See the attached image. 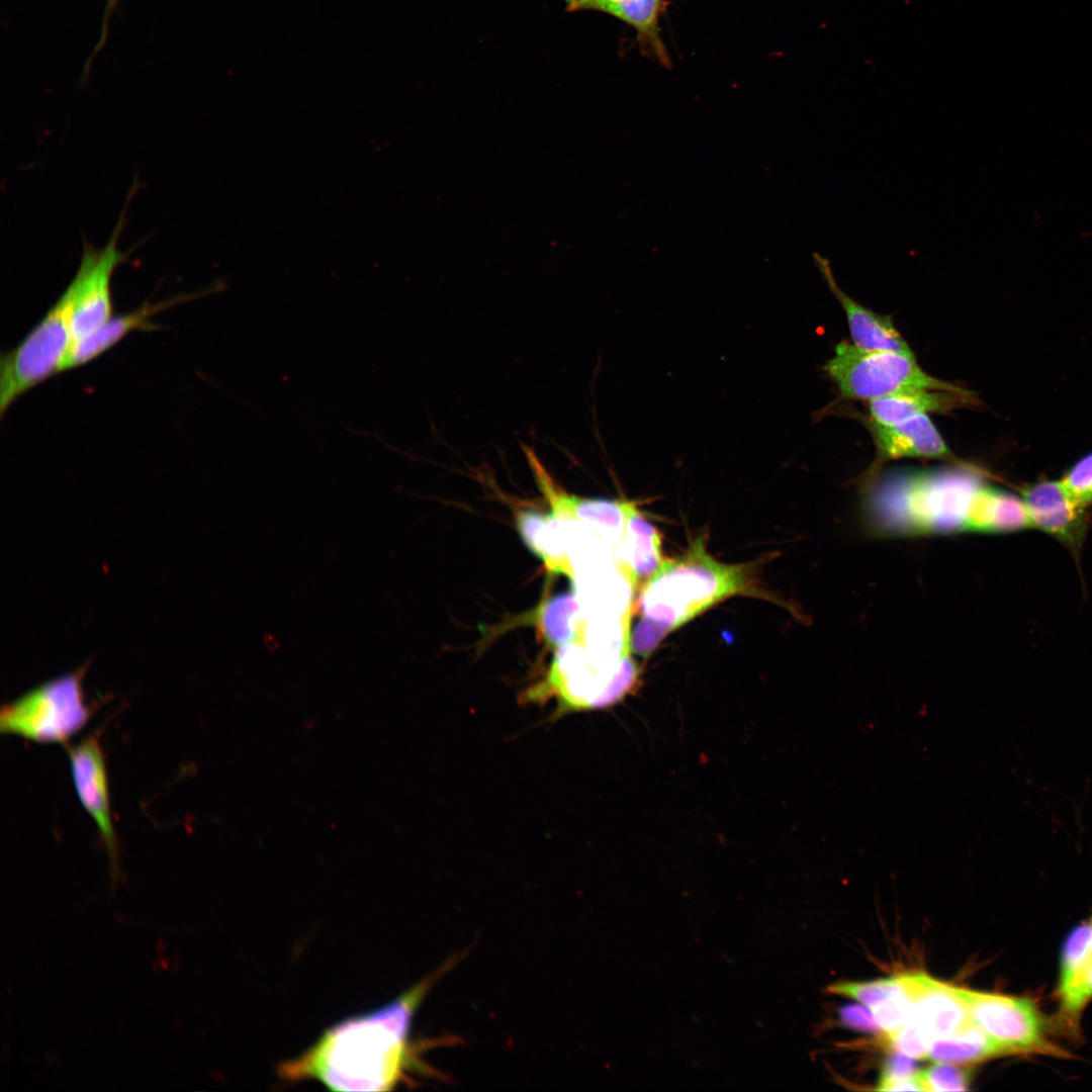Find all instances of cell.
I'll list each match as a JSON object with an SVG mask.
<instances>
[{
    "mask_svg": "<svg viewBox=\"0 0 1092 1092\" xmlns=\"http://www.w3.org/2000/svg\"><path fill=\"white\" fill-rule=\"evenodd\" d=\"M458 962L454 957L435 973L370 1012L326 1029L298 1057L277 1069L286 1082L315 1080L334 1091H387L426 1069L410 1041L415 1013L434 983Z\"/></svg>",
    "mask_w": 1092,
    "mask_h": 1092,
    "instance_id": "cell-1",
    "label": "cell"
},
{
    "mask_svg": "<svg viewBox=\"0 0 1092 1092\" xmlns=\"http://www.w3.org/2000/svg\"><path fill=\"white\" fill-rule=\"evenodd\" d=\"M749 590L745 567L714 559L701 536L681 556L664 559L640 587L641 618L631 633V649L647 657L669 632L721 600Z\"/></svg>",
    "mask_w": 1092,
    "mask_h": 1092,
    "instance_id": "cell-2",
    "label": "cell"
},
{
    "mask_svg": "<svg viewBox=\"0 0 1092 1092\" xmlns=\"http://www.w3.org/2000/svg\"><path fill=\"white\" fill-rule=\"evenodd\" d=\"M984 485L979 474L963 467L893 476L868 499L866 525L881 537L967 532L973 504Z\"/></svg>",
    "mask_w": 1092,
    "mask_h": 1092,
    "instance_id": "cell-3",
    "label": "cell"
},
{
    "mask_svg": "<svg viewBox=\"0 0 1092 1092\" xmlns=\"http://www.w3.org/2000/svg\"><path fill=\"white\" fill-rule=\"evenodd\" d=\"M83 671L47 681L0 710V731L24 739L67 745L93 713L85 701Z\"/></svg>",
    "mask_w": 1092,
    "mask_h": 1092,
    "instance_id": "cell-4",
    "label": "cell"
},
{
    "mask_svg": "<svg viewBox=\"0 0 1092 1092\" xmlns=\"http://www.w3.org/2000/svg\"><path fill=\"white\" fill-rule=\"evenodd\" d=\"M74 288L70 284L39 323L0 358V415L24 393L61 372L72 344Z\"/></svg>",
    "mask_w": 1092,
    "mask_h": 1092,
    "instance_id": "cell-5",
    "label": "cell"
},
{
    "mask_svg": "<svg viewBox=\"0 0 1092 1092\" xmlns=\"http://www.w3.org/2000/svg\"><path fill=\"white\" fill-rule=\"evenodd\" d=\"M824 370L847 398L873 400L897 392L930 388L962 390L924 371L915 356L893 351H868L847 341L839 342Z\"/></svg>",
    "mask_w": 1092,
    "mask_h": 1092,
    "instance_id": "cell-6",
    "label": "cell"
},
{
    "mask_svg": "<svg viewBox=\"0 0 1092 1092\" xmlns=\"http://www.w3.org/2000/svg\"><path fill=\"white\" fill-rule=\"evenodd\" d=\"M971 1020L1008 1054L1063 1052L1045 1036L1044 1021L1025 998L960 988Z\"/></svg>",
    "mask_w": 1092,
    "mask_h": 1092,
    "instance_id": "cell-7",
    "label": "cell"
},
{
    "mask_svg": "<svg viewBox=\"0 0 1092 1092\" xmlns=\"http://www.w3.org/2000/svg\"><path fill=\"white\" fill-rule=\"evenodd\" d=\"M122 220L119 219L104 248L96 250L87 246L84 249L80 266L71 281L74 288L72 343L89 335L113 315L110 283L115 269L124 260L117 248Z\"/></svg>",
    "mask_w": 1092,
    "mask_h": 1092,
    "instance_id": "cell-8",
    "label": "cell"
},
{
    "mask_svg": "<svg viewBox=\"0 0 1092 1092\" xmlns=\"http://www.w3.org/2000/svg\"><path fill=\"white\" fill-rule=\"evenodd\" d=\"M71 775L83 808L94 820L107 852L111 875L118 876L119 842L112 822L104 752L95 732L75 746H67Z\"/></svg>",
    "mask_w": 1092,
    "mask_h": 1092,
    "instance_id": "cell-9",
    "label": "cell"
},
{
    "mask_svg": "<svg viewBox=\"0 0 1092 1092\" xmlns=\"http://www.w3.org/2000/svg\"><path fill=\"white\" fill-rule=\"evenodd\" d=\"M526 456L551 510L582 523L615 546L625 543L627 499L589 498L568 494L557 486L532 451L527 449Z\"/></svg>",
    "mask_w": 1092,
    "mask_h": 1092,
    "instance_id": "cell-10",
    "label": "cell"
},
{
    "mask_svg": "<svg viewBox=\"0 0 1092 1092\" xmlns=\"http://www.w3.org/2000/svg\"><path fill=\"white\" fill-rule=\"evenodd\" d=\"M1021 498L1031 526L1072 548L1081 543L1085 528V505L1063 480H1042L1026 486Z\"/></svg>",
    "mask_w": 1092,
    "mask_h": 1092,
    "instance_id": "cell-11",
    "label": "cell"
},
{
    "mask_svg": "<svg viewBox=\"0 0 1092 1092\" xmlns=\"http://www.w3.org/2000/svg\"><path fill=\"white\" fill-rule=\"evenodd\" d=\"M902 976L913 1003L911 1018L931 1039L950 1035L972 1021L960 988L924 973Z\"/></svg>",
    "mask_w": 1092,
    "mask_h": 1092,
    "instance_id": "cell-12",
    "label": "cell"
},
{
    "mask_svg": "<svg viewBox=\"0 0 1092 1092\" xmlns=\"http://www.w3.org/2000/svg\"><path fill=\"white\" fill-rule=\"evenodd\" d=\"M812 258L830 292L841 305L849 328L851 343L868 351H893L914 356L910 346L894 327L890 315H883L849 296L837 283L828 258L813 253Z\"/></svg>",
    "mask_w": 1092,
    "mask_h": 1092,
    "instance_id": "cell-13",
    "label": "cell"
},
{
    "mask_svg": "<svg viewBox=\"0 0 1092 1092\" xmlns=\"http://www.w3.org/2000/svg\"><path fill=\"white\" fill-rule=\"evenodd\" d=\"M209 293V292H206ZM204 291L192 294H180L151 303L147 300L134 310L112 315L98 329L71 344L62 364L61 372L84 366L110 350L132 332H153L161 327L152 322L156 314L206 294Z\"/></svg>",
    "mask_w": 1092,
    "mask_h": 1092,
    "instance_id": "cell-14",
    "label": "cell"
},
{
    "mask_svg": "<svg viewBox=\"0 0 1092 1092\" xmlns=\"http://www.w3.org/2000/svg\"><path fill=\"white\" fill-rule=\"evenodd\" d=\"M870 429L880 462L901 458H935L956 461L953 453L927 415L891 425L871 422Z\"/></svg>",
    "mask_w": 1092,
    "mask_h": 1092,
    "instance_id": "cell-15",
    "label": "cell"
},
{
    "mask_svg": "<svg viewBox=\"0 0 1092 1092\" xmlns=\"http://www.w3.org/2000/svg\"><path fill=\"white\" fill-rule=\"evenodd\" d=\"M516 520L527 548L543 560L551 572L565 574L571 579L573 570L566 547L568 516L553 510L543 513L525 508L518 511Z\"/></svg>",
    "mask_w": 1092,
    "mask_h": 1092,
    "instance_id": "cell-16",
    "label": "cell"
},
{
    "mask_svg": "<svg viewBox=\"0 0 1092 1092\" xmlns=\"http://www.w3.org/2000/svg\"><path fill=\"white\" fill-rule=\"evenodd\" d=\"M971 391L917 388L869 401L871 422L891 425L929 413H947L973 404Z\"/></svg>",
    "mask_w": 1092,
    "mask_h": 1092,
    "instance_id": "cell-17",
    "label": "cell"
},
{
    "mask_svg": "<svg viewBox=\"0 0 1092 1092\" xmlns=\"http://www.w3.org/2000/svg\"><path fill=\"white\" fill-rule=\"evenodd\" d=\"M1031 527L1022 498L984 485L973 504L968 533L1003 534Z\"/></svg>",
    "mask_w": 1092,
    "mask_h": 1092,
    "instance_id": "cell-18",
    "label": "cell"
},
{
    "mask_svg": "<svg viewBox=\"0 0 1092 1092\" xmlns=\"http://www.w3.org/2000/svg\"><path fill=\"white\" fill-rule=\"evenodd\" d=\"M663 0H566L567 11L593 10L610 14L633 26L639 39L662 61L666 58L658 33Z\"/></svg>",
    "mask_w": 1092,
    "mask_h": 1092,
    "instance_id": "cell-19",
    "label": "cell"
},
{
    "mask_svg": "<svg viewBox=\"0 0 1092 1092\" xmlns=\"http://www.w3.org/2000/svg\"><path fill=\"white\" fill-rule=\"evenodd\" d=\"M585 621L574 592L560 593L547 599L535 613L539 632L555 648L581 644Z\"/></svg>",
    "mask_w": 1092,
    "mask_h": 1092,
    "instance_id": "cell-20",
    "label": "cell"
},
{
    "mask_svg": "<svg viewBox=\"0 0 1092 1092\" xmlns=\"http://www.w3.org/2000/svg\"><path fill=\"white\" fill-rule=\"evenodd\" d=\"M626 557L636 585L661 566V540L657 529L645 519L636 503L626 506Z\"/></svg>",
    "mask_w": 1092,
    "mask_h": 1092,
    "instance_id": "cell-21",
    "label": "cell"
},
{
    "mask_svg": "<svg viewBox=\"0 0 1092 1092\" xmlns=\"http://www.w3.org/2000/svg\"><path fill=\"white\" fill-rule=\"evenodd\" d=\"M1008 1055L973 1021L957 1032L932 1039L927 1058L934 1063L973 1064Z\"/></svg>",
    "mask_w": 1092,
    "mask_h": 1092,
    "instance_id": "cell-22",
    "label": "cell"
},
{
    "mask_svg": "<svg viewBox=\"0 0 1092 1092\" xmlns=\"http://www.w3.org/2000/svg\"><path fill=\"white\" fill-rule=\"evenodd\" d=\"M902 975L866 982H837L828 987L832 994L851 998L869 1009L902 992Z\"/></svg>",
    "mask_w": 1092,
    "mask_h": 1092,
    "instance_id": "cell-23",
    "label": "cell"
},
{
    "mask_svg": "<svg viewBox=\"0 0 1092 1092\" xmlns=\"http://www.w3.org/2000/svg\"><path fill=\"white\" fill-rule=\"evenodd\" d=\"M870 1010L880 1030L886 1035H890L898 1030L911 1018L913 1012L912 999L905 984L902 992L890 997Z\"/></svg>",
    "mask_w": 1092,
    "mask_h": 1092,
    "instance_id": "cell-24",
    "label": "cell"
},
{
    "mask_svg": "<svg viewBox=\"0 0 1092 1092\" xmlns=\"http://www.w3.org/2000/svg\"><path fill=\"white\" fill-rule=\"evenodd\" d=\"M926 1091H965L969 1089V1071L956 1064L937 1063L920 1071Z\"/></svg>",
    "mask_w": 1092,
    "mask_h": 1092,
    "instance_id": "cell-25",
    "label": "cell"
},
{
    "mask_svg": "<svg viewBox=\"0 0 1092 1092\" xmlns=\"http://www.w3.org/2000/svg\"><path fill=\"white\" fill-rule=\"evenodd\" d=\"M887 1039L894 1051L918 1060L927 1058L932 1041L926 1031L912 1018L898 1030L887 1035Z\"/></svg>",
    "mask_w": 1092,
    "mask_h": 1092,
    "instance_id": "cell-26",
    "label": "cell"
},
{
    "mask_svg": "<svg viewBox=\"0 0 1092 1092\" xmlns=\"http://www.w3.org/2000/svg\"><path fill=\"white\" fill-rule=\"evenodd\" d=\"M1063 482L1084 505L1092 500V452L1068 471Z\"/></svg>",
    "mask_w": 1092,
    "mask_h": 1092,
    "instance_id": "cell-27",
    "label": "cell"
},
{
    "mask_svg": "<svg viewBox=\"0 0 1092 1092\" xmlns=\"http://www.w3.org/2000/svg\"><path fill=\"white\" fill-rule=\"evenodd\" d=\"M841 1023L849 1028L877 1033L880 1030L870 1009L859 1005H847L839 1011Z\"/></svg>",
    "mask_w": 1092,
    "mask_h": 1092,
    "instance_id": "cell-28",
    "label": "cell"
},
{
    "mask_svg": "<svg viewBox=\"0 0 1092 1092\" xmlns=\"http://www.w3.org/2000/svg\"><path fill=\"white\" fill-rule=\"evenodd\" d=\"M914 1059L899 1052H894L885 1062L879 1081H890L916 1075Z\"/></svg>",
    "mask_w": 1092,
    "mask_h": 1092,
    "instance_id": "cell-29",
    "label": "cell"
},
{
    "mask_svg": "<svg viewBox=\"0 0 1092 1092\" xmlns=\"http://www.w3.org/2000/svg\"><path fill=\"white\" fill-rule=\"evenodd\" d=\"M875 1089L879 1091H926L920 1071L916 1075L907 1078L879 1081Z\"/></svg>",
    "mask_w": 1092,
    "mask_h": 1092,
    "instance_id": "cell-30",
    "label": "cell"
},
{
    "mask_svg": "<svg viewBox=\"0 0 1092 1092\" xmlns=\"http://www.w3.org/2000/svg\"><path fill=\"white\" fill-rule=\"evenodd\" d=\"M1089 927H1090L1089 940H1088L1085 952H1086L1087 958L1092 962V922L1089 925Z\"/></svg>",
    "mask_w": 1092,
    "mask_h": 1092,
    "instance_id": "cell-31",
    "label": "cell"
},
{
    "mask_svg": "<svg viewBox=\"0 0 1092 1092\" xmlns=\"http://www.w3.org/2000/svg\"><path fill=\"white\" fill-rule=\"evenodd\" d=\"M115 2H116V0H108L107 10H106V22H107V18L109 17V13H110L112 7L114 6Z\"/></svg>",
    "mask_w": 1092,
    "mask_h": 1092,
    "instance_id": "cell-32",
    "label": "cell"
}]
</instances>
